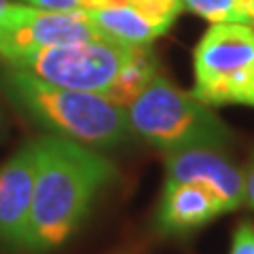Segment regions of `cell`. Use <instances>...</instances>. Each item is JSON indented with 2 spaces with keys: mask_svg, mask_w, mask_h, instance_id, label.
<instances>
[{
  "mask_svg": "<svg viewBox=\"0 0 254 254\" xmlns=\"http://www.w3.org/2000/svg\"><path fill=\"white\" fill-rule=\"evenodd\" d=\"M220 214H225V208L208 189L193 182L165 180L157 210V225L161 231L189 233Z\"/></svg>",
  "mask_w": 254,
  "mask_h": 254,
  "instance_id": "obj_9",
  "label": "cell"
},
{
  "mask_svg": "<svg viewBox=\"0 0 254 254\" xmlns=\"http://www.w3.org/2000/svg\"><path fill=\"white\" fill-rule=\"evenodd\" d=\"M165 180L193 182L208 189L225 212L244 205V170L229 161L218 148H182L168 153Z\"/></svg>",
  "mask_w": 254,
  "mask_h": 254,
  "instance_id": "obj_8",
  "label": "cell"
},
{
  "mask_svg": "<svg viewBox=\"0 0 254 254\" xmlns=\"http://www.w3.org/2000/svg\"><path fill=\"white\" fill-rule=\"evenodd\" d=\"M11 4V0H0V13H2L4 9H6V6H9Z\"/></svg>",
  "mask_w": 254,
  "mask_h": 254,
  "instance_id": "obj_18",
  "label": "cell"
},
{
  "mask_svg": "<svg viewBox=\"0 0 254 254\" xmlns=\"http://www.w3.org/2000/svg\"><path fill=\"white\" fill-rule=\"evenodd\" d=\"M93 21V26L98 28L100 36L104 38H113L119 43H127V45H150L165 34V30L155 26L153 21H148L146 17L131 9L127 4L121 6H106V9H93L87 11Z\"/></svg>",
  "mask_w": 254,
  "mask_h": 254,
  "instance_id": "obj_10",
  "label": "cell"
},
{
  "mask_svg": "<svg viewBox=\"0 0 254 254\" xmlns=\"http://www.w3.org/2000/svg\"><path fill=\"white\" fill-rule=\"evenodd\" d=\"M127 6L136 9L142 17L153 21L155 26L168 32L176 21L180 11L185 9L182 0H127Z\"/></svg>",
  "mask_w": 254,
  "mask_h": 254,
  "instance_id": "obj_13",
  "label": "cell"
},
{
  "mask_svg": "<svg viewBox=\"0 0 254 254\" xmlns=\"http://www.w3.org/2000/svg\"><path fill=\"white\" fill-rule=\"evenodd\" d=\"M115 176V165L81 142L64 136L38 138V174L26 250L47 252L66 242Z\"/></svg>",
  "mask_w": 254,
  "mask_h": 254,
  "instance_id": "obj_1",
  "label": "cell"
},
{
  "mask_svg": "<svg viewBox=\"0 0 254 254\" xmlns=\"http://www.w3.org/2000/svg\"><path fill=\"white\" fill-rule=\"evenodd\" d=\"M229 254H254V225L252 222H242L235 229L231 240V252Z\"/></svg>",
  "mask_w": 254,
  "mask_h": 254,
  "instance_id": "obj_14",
  "label": "cell"
},
{
  "mask_svg": "<svg viewBox=\"0 0 254 254\" xmlns=\"http://www.w3.org/2000/svg\"><path fill=\"white\" fill-rule=\"evenodd\" d=\"M0 78L15 106L64 138L85 146H119L131 133L125 106L106 100L102 93L47 83L9 64Z\"/></svg>",
  "mask_w": 254,
  "mask_h": 254,
  "instance_id": "obj_2",
  "label": "cell"
},
{
  "mask_svg": "<svg viewBox=\"0 0 254 254\" xmlns=\"http://www.w3.org/2000/svg\"><path fill=\"white\" fill-rule=\"evenodd\" d=\"M98 36V28L83 9L51 11L11 2L0 13V58L4 62L47 47L91 41Z\"/></svg>",
  "mask_w": 254,
  "mask_h": 254,
  "instance_id": "obj_6",
  "label": "cell"
},
{
  "mask_svg": "<svg viewBox=\"0 0 254 254\" xmlns=\"http://www.w3.org/2000/svg\"><path fill=\"white\" fill-rule=\"evenodd\" d=\"M182 4L210 23H246L242 0H182Z\"/></svg>",
  "mask_w": 254,
  "mask_h": 254,
  "instance_id": "obj_12",
  "label": "cell"
},
{
  "mask_svg": "<svg viewBox=\"0 0 254 254\" xmlns=\"http://www.w3.org/2000/svg\"><path fill=\"white\" fill-rule=\"evenodd\" d=\"M242 6H244V17H246V23L254 28V0H242Z\"/></svg>",
  "mask_w": 254,
  "mask_h": 254,
  "instance_id": "obj_17",
  "label": "cell"
},
{
  "mask_svg": "<svg viewBox=\"0 0 254 254\" xmlns=\"http://www.w3.org/2000/svg\"><path fill=\"white\" fill-rule=\"evenodd\" d=\"M38 174V140L23 144L0 168V242L26 250L34 185Z\"/></svg>",
  "mask_w": 254,
  "mask_h": 254,
  "instance_id": "obj_7",
  "label": "cell"
},
{
  "mask_svg": "<svg viewBox=\"0 0 254 254\" xmlns=\"http://www.w3.org/2000/svg\"><path fill=\"white\" fill-rule=\"evenodd\" d=\"M140 47L98 36L91 41L47 47L4 64L26 70L47 83L104 95Z\"/></svg>",
  "mask_w": 254,
  "mask_h": 254,
  "instance_id": "obj_5",
  "label": "cell"
},
{
  "mask_svg": "<svg viewBox=\"0 0 254 254\" xmlns=\"http://www.w3.org/2000/svg\"><path fill=\"white\" fill-rule=\"evenodd\" d=\"M193 93L205 106L254 108V28L212 23L193 53Z\"/></svg>",
  "mask_w": 254,
  "mask_h": 254,
  "instance_id": "obj_4",
  "label": "cell"
},
{
  "mask_svg": "<svg viewBox=\"0 0 254 254\" xmlns=\"http://www.w3.org/2000/svg\"><path fill=\"white\" fill-rule=\"evenodd\" d=\"M157 72L159 64L155 53L148 49V45H142L138 53L121 68V72L117 74L115 83L104 93V98L119 106H129Z\"/></svg>",
  "mask_w": 254,
  "mask_h": 254,
  "instance_id": "obj_11",
  "label": "cell"
},
{
  "mask_svg": "<svg viewBox=\"0 0 254 254\" xmlns=\"http://www.w3.org/2000/svg\"><path fill=\"white\" fill-rule=\"evenodd\" d=\"M127 125L148 144L174 153L182 148H227L233 131L199 102L193 93L182 91L170 78L157 72L140 95L125 106Z\"/></svg>",
  "mask_w": 254,
  "mask_h": 254,
  "instance_id": "obj_3",
  "label": "cell"
},
{
  "mask_svg": "<svg viewBox=\"0 0 254 254\" xmlns=\"http://www.w3.org/2000/svg\"><path fill=\"white\" fill-rule=\"evenodd\" d=\"M32 6H41V9L51 11H76L81 9V0H26Z\"/></svg>",
  "mask_w": 254,
  "mask_h": 254,
  "instance_id": "obj_16",
  "label": "cell"
},
{
  "mask_svg": "<svg viewBox=\"0 0 254 254\" xmlns=\"http://www.w3.org/2000/svg\"><path fill=\"white\" fill-rule=\"evenodd\" d=\"M244 208L254 212V150L250 155L248 165L244 168Z\"/></svg>",
  "mask_w": 254,
  "mask_h": 254,
  "instance_id": "obj_15",
  "label": "cell"
}]
</instances>
